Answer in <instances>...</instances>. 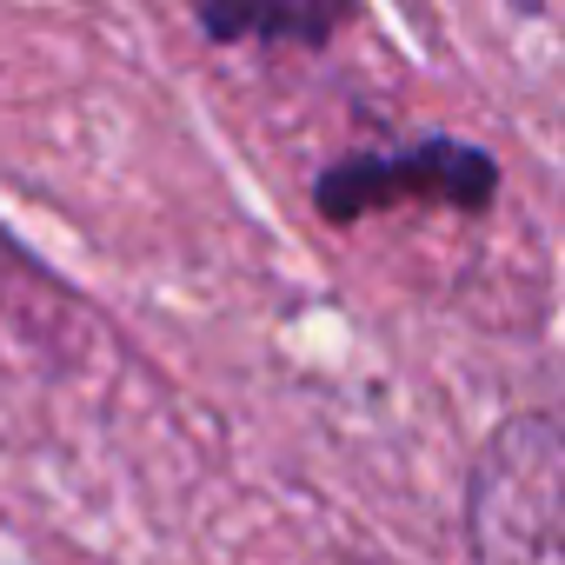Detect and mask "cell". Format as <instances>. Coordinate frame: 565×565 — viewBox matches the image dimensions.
I'll return each instance as SVG.
<instances>
[{
  "instance_id": "277c9868",
  "label": "cell",
  "mask_w": 565,
  "mask_h": 565,
  "mask_svg": "<svg viewBox=\"0 0 565 565\" xmlns=\"http://www.w3.org/2000/svg\"><path fill=\"white\" fill-rule=\"evenodd\" d=\"M360 21V8H193V28L213 47H327Z\"/></svg>"
},
{
  "instance_id": "7a4b0ae2",
  "label": "cell",
  "mask_w": 565,
  "mask_h": 565,
  "mask_svg": "<svg viewBox=\"0 0 565 565\" xmlns=\"http://www.w3.org/2000/svg\"><path fill=\"white\" fill-rule=\"evenodd\" d=\"M307 200L327 226H360L406 200L452 206V213L479 220L499 206V153L466 134H413V140H386V147H353L313 173Z\"/></svg>"
},
{
  "instance_id": "6da1fadb",
  "label": "cell",
  "mask_w": 565,
  "mask_h": 565,
  "mask_svg": "<svg viewBox=\"0 0 565 565\" xmlns=\"http://www.w3.org/2000/svg\"><path fill=\"white\" fill-rule=\"evenodd\" d=\"M472 565H565V419L505 413L459 499Z\"/></svg>"
},
{
  "instance_id": "3957f363",
  "label": "cell",
  "mask_w": 565,
  "mask_h": 565,
  "mask_svg": "<svg viewBox=\"0 0 565 565\" xmlns=\"http://www.w3.org/2000/svg\"><path fill=\"white\" fill-rule=\"evenodd\" d=\"M0 327L41 360H74L87 340V307L67 279H54L8 226H0Z\"/></svg>"
}]
</instances>
